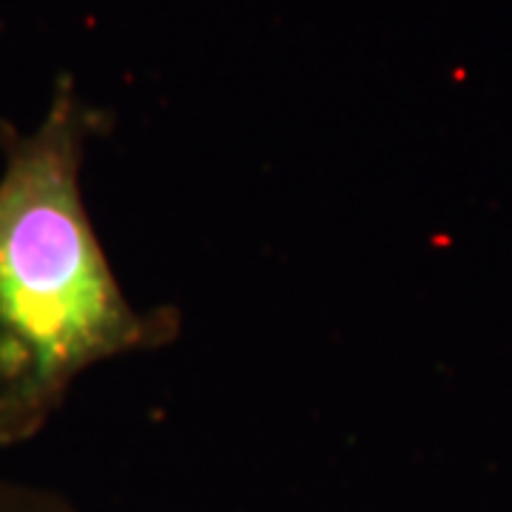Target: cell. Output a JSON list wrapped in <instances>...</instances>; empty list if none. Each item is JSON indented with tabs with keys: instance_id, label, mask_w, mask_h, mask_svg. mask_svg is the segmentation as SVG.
I'll list each match as a JSON object with an SVG mask.
<instances>
[{
	"instance_id": "obj_1",
	"label": "cell",
	"mask_w": 512,
	"mask_h": 512,
	"mask_svg": "<svg viewBox=\"0 0 512 512\" xmlns=\"http://www.w3.org/2000/svg\"><path fill=\"white\" fill-rule=\"evenodd\" d=\"M100 126L72 77L35 131L0 123V447L35 439L89 367L180 333L174 308L128 302L97 239L80 171Z\"/></svg>"
},
{
	"instance_id": "obj_2",
	"label": "cell",
	"mask_w": 512,
	"mask_h": 512,
	"mask_svg": "<svg viewBox=\"0 0 512 512\" xmlns=\"http://www.w3.org/2000/svg\"><path fill=\"white\" fill-rule=\"evenodd\" d=\"M0 512H80L66 495L18 484V481H0Z\"/></svg>"
}]
</instances>
